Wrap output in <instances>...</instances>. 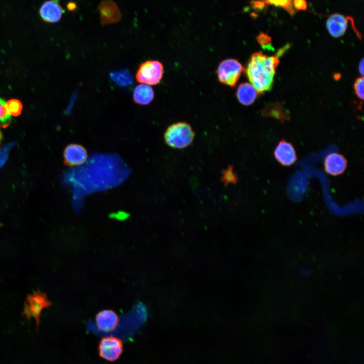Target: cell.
Listing matches in <instances>:
<instances>
[{"label": "cell", "instance_id": "6da1fadb", "mask_svg": "<svg viewBox=\"0 0 364 364\" xmlns=\"http://www.w3.org/2000/svg\"><path fill=\"white\" fill-rule=\"evenodd\" d=\"M279 63L277 56L268 57L261 52L253 53L246 68V73L251 84L258 93L271 89L276 69Z\"/></svg>", "mask_w": 364, "mask_h": 364}, {"label": "cell", "instance_id": "7a4b0ae2", "mask_svg": "<svg viewBox=\"0 0 364 364\" xmlns=\"http://www.w3.org/2000/svg\"><path fill=\"white\" fill-rule=\"evenodd\" d=\"M195 133L191 125L186 122H178L169 125L164 134L165 143L174 149H182L193 142Z\"/></svg>", "mask_w": 364, "mask_h": 364}, {"label": "cell", "instance_id": "3957f363", "mask_svg": "<svg viewBox=\"0 0 364 364\" xmlns=\"http://www.w3.org/2000/svg\"><path fill=\"white\" fill-rule=\"evenodd\" d=\"M51 305L52 302L49 301L44 293L34 291L26 298L23 314L28 320L31 317L34 318L38 326L41 311Z\"/></svg>", "mask_w": 364, "mask_h": 364}, {"label": "cell", "instance_id": "277c9868", "mask_svg": "<svg viewBox=\"0 0 364 364\" xmlns=\"http://www.w3.org/2000/svg\"><path fill=\"white\" fill-rule=\"evenodd\" d=\"M164 72L162 64L157 60L143 62L135 74L138 82L147 85H156L161 81Z\"/></svg>", "mask_w": 364, "mask_h": 364}, {"label": "cell", "instance_id": "5b68a950", "mask_svg": "<svg viewBox=\"0 0 364 364\" xmlns=\"http://www.w3.org/2000/svg\"><path fill=\"white\" fill-rule=\"evenodd\" d=\"M244 69L236 59H228L222 61L217 69L218 80L230 86H234Z\"/></svg>", "mask_w": 364, "mask_h": 364}, {"label": "cell", "instance_id": "8992f818", "mask_svg": "<svg viewBox=\"0 0 364 364\" xmlns=\"http://www.w3.org/2000/svg\"><path fill=\"white\" fill-rule=\"evenodd\" d=\"M98 349L101 357L113 362L117 360L122 354L123 342L119 338L113 336L104 337L100 341Z\"/></svg>", "mask_w": 364, "mask_h": 364}, {"label": "cell", "instance_id": "52a82bcc", "mask_svg": "<svg viewBox=\"0 0 364 364\" xmlns=\"http://www.w3.org/2000/svg\"><path fill=\"white\" fill-rule=\"evenodd\" d=\"M64 163L70 166H79L84 163L88 157L86 149L78 144L68 145L63 152Z\"/></svg>", "mask_w": 364, "mask_h": 364}, {"label": "cell", "instance_id": "ba28073f", "mask_svg": "<svg viewBox=\"0 0 364 364\" xmlns=\"http://www.w3.org/2000/svg\"><path fill=\"white\" fill-rule=\"evenodd\" d=\"M274 155L276 159L283 166H290L297 159L293 145L283 139L279 142L274 150Z\"/></svg>", "mask_w": 364, "mask_h": 364}, {"label": "cell", "instance_id": "9c48e42d", "mask_svg": "<svg viewBox=\"0 0 364 364\" xmlns=\"http://www.w3.org/2000/svg\"><path fill=\"white\" fill-rule=\"evenodd\" d=\"M325 171L333 176L342 174L347 166V161L342 154L334 152L327 155L324 161Z\"/></svg>", "mask_w": 364, "mask_h": 364}, {"label": "cell", "instance_id": "30bf717a", "mask_svg": "<svg viewBox=\"0 0 364 364\" xmlns=\"http://www.w3.org/2000/svg\"><path fill=\"white\" fill-rule=\"evenodd\" d=\"M102 25L116 23L121 19V14L117 5L112 1H104L98 7Z\"/></svg>", "mask_w": 364, "mask_h": 364}, {"label": "cell", "instance_id": "8fae6325", "mask_svg": "<svg viewBox=\"0 0 364 364\" xmlns=\"http://www.w3.org/2000/svg\"><path fill=\"white\" fill-rule=\"evenodd\" d=\"M96 324L98 329L103 332H111L117 327L119 318L117 313L110 309H105L99 312L95 317Z\"/></svg>", "mask_w": 364, "mask_h": 364}, {"label": "cell", "instance_id": "7c38bea8", "mask_svg": "<svg viewBox=\"0 0 364 364\" xmlns=\"http://www.w3.org/2000/svg\"><path fill=\"white\" fill-rule=\"evenodd\" d=\"M63 13L64 10L56 1L46 2L39 10L41 17L44 21L51 23L58 22Z\"/></svg>", "mask_w": 364, "mask_h": 364}, {"label": "cell", "instance_id": "4fadbf2b", "mask_svg": "<svg viewBox=\"0 0 364 364\" xmlns=\"http://www.w3.org/2000/svg\"><path fill=\"white\" fill-rule=\"evenodd\" d=\"M349 18L339 14L331 15L328 18L326 23L330 34L335 37L343 35L347 29Z\"/></svg>", "mask_w": 364, "mask_h": 364}, {"label": "cell", "instance_id": "5bb4252c", "mask_svg": "<svg viewBox=\"0 0 364 364\" xmlns=\"http://www.w3.org/2000/svg\"><path fill=\"white\" fill-rule=\"evenodd\" d=\"M258 92L251 83L246 82L239 85L236 96L239 102L243 105L249 106L255 101Z\"/></svg>", "mask_w": 364, "mask_h": 364}, {"label": "cell", "instance_id": "9a60e30c", "mask_svg": "<svg viewBox=\"0 0 364 364\" xmlns=\"http://www.w3.org/2000/svg\"><path fill=\"white\" fill-rule=\"evenodd\" d=\"M154 98V92L149 85L141 84L136 86L133 92L134 102L139 105H147Z\"/></svg>", "mask_w": 364, "mask_h": 364}, {"label": "cell", "instance_id": "2e32d148", "mask_svg": "<svg viewBox=\"0 0 364 364\" xmlns=\"http://www.w3.org/2000/svg\"><path fill=\"white\" fill-rule=\"evenodd\" d=\"M261 114L263 116H271L281 121L289 119L290 116L287 111L279 103H270L262 110Z\"/></svg>", "mask_w": 364, "mask_h": 364}, {"label": "cell", "instance_id": "e0dca14e", "mask_svg": "<svg viewBox=\"0 0 364 364\" xmlns=\"http://www.w3.org/2000/svg\"><path fill=\"white\" fill-rule=\"evenodd\" d=\"M110 77L117 85L123 87L131 85L133 81L132 76L127 69L111 72Z\"/></svg>", "mask_w": 364, "mask_h": 364}, {"label": "cell", "instance_id": "ac0fdd59", "mask_svg": "<svg viewBox=\"0 0 364 364\" xmlns=\"http://www.w3.org/2000/svg\"><path fill=\"white\" fill-rule=\"evenodd\" d=\"M221 178V181L225 186H227L230 183L235 184L238 180L237 175L232 166L222 170Z\"/></svg>", "mask_w": 364, "mask_h": 364}, {"label": "cell", "instance_id": "d6986e66", "mask_svg": "<svg viewBox=\"0 0 364 364\" xmlns=\"http://www.w3.org/2000/svg\"><path fill=\"white\" fill-rule=\"evenodd\" d=\"M8 110L10 115L18 116L22 109V105L20 101L16 99H12L7 103Z\"/></svg>", "mask_w": 364, "mask_h": 364}, {"label": "cell", "instance_id": "ffe728a7", "mask_svg": "<svg viewBox=\"0 0 364 364\" xmlns=\"http://www.w3.org/2000/svg\"><path fill=\"white\" fill-rule=\"evenodd\" d=\"M11 115L9 113L7 103L0 98V122L6 124L11 121Z\"/></svg>", "mask_w": 364, "mask_h": 364}, {"label": "cell", "instance_id": "44dd1931", "mask_svg": "<svg viewBox=\"0 0 364 364\" xmlns=\"http://www.w3.org/2000/svg\"><path fill=\"white\" fill-rule=\"evenodd\" d=\"M265 3L268 4L273 5L278 7H281L286 9L291 16L293 15L294 10L292 8L291 1L289 0H283V1H264Z\"/></svg>", "mask_w": 364, "mask_h": 364}, {"label": "cell", "instance_id": "7402d4cb", "mask_svg": "<svg viewBox=\"0 0 364 364\" xmlns=\"http://www.w3.org/2000/svg\"><path fill=\"white\" fill-rule=\"evenodd\" d=\"M364 78L362 76L358 78L355 81L354 84V88L356 93V96L361 100L363 99L364 92H363V86H364Z\"/></svg>", "mask_w": 364, "mask_h": 364}, {"label": "cell", "instance_id": "603a6c76", "mask_svg": "<svg viewBox=\"0 0 364 364\" xmlns=\"http://www.w3.org/2000/svg\"><path fill=\"white\" fill-rule=\"evenodd\" d=\"M257 39L259 44L262 46L263 47L267 46H270L271 38L267 34L261 33L258 35L257 37Z\"/></svg>", "mask_w": 364, "mask_h": 364}, {"label": "cell", "instance_id": "cb8c5ba5", "mask_svg": "<svg viewBox=\"0 0 364 364\" xmlns=\"http://www.w3.org/2000/svg\"><path fill=\"white\" fill-rule=\"evenodd\" d=\"M12 146V144L8 145L0 150V167L4 165L7 159L8 152Z\"/></svg>", "mask_w": 364, "mask_h": 364}, {"label": "cell", "instance_id": "d4e9b609", "mask_svg": "<svg viewBox=\"0 0 364 364\" xmlns=\"http://www.w3.org/2000/svg\"><path fill=\"white\" fill-rule=\"evenodd\" d=\"M295 8L298 10H305L307 8V3L305 1L295 0L293 2Z\"/></svg>", "mask_w": 364, "mask_h": 364}, {"label": "cell", "instance_id": "484cf974", "mask_svg": "<svg viewBox=\"0 0 364 364\" xmlns=\"http://www.w3.org/2000/svg\"><path fill=\"white\" fill-rule=\"evenodd\" d=\"M251 4L253 6L254 8L262 9L265 5L264 2H253L251 3Z\"/></svg>", "mask_w": 364, "mask_h": 364}, {"label": "cell", "instance_id": "4316f807", "mask_svg": "<svg viewBox=\"0 0 364 364\" xmlns=\"http://www.w3.org/2000/svg\"><path fill=\"white\" fill-rule=\"evenodd\" d=\"M364 61L363 59L362 58L360 62L359 65V70L360 74L363 75V72H364Z\"/></svg>", "mask_w": 364, "mask_h": 364}, {"label": "cell", "instance_id": "83f0119b", "mask_svg": "<svg viewBox=\"0 0 364 364\" xmlns=\"http://www.w3.org/2000/svg\"><path fill=\"white\" fill-rule=\"evenodd\" d=\"M301 274L303 276H307L310 274V270L306 268H303L301 271Z\"/></svg>", "mask_w": 364, "mask_h": 364}, {"label": "cell", "instance_id": "f1b7e54d", "mask_svg": "<svg viewBox=\"0 0 364 364\" xmlns=\"http://www.w3.org/2000/svg\"><path fill=\"white\" fill-rule=\"evenodd\" d=\"M76 4H75L73 2H70V3H68V4L67 5V8L70 11L74 10V9H76Z\"/></svg>", "mask_w": 364, "mask_h": 364}, {"label": "cell", "instance_id": "f546056e", "mask_svg": "<svg viewBox=\"0 0 364 364\" xmlns=\"http://www.w3.org/2000/svg\"><path fill=\"white\" fill-rule=\"evenodd\" d=\"M2 131H1V129H0V143H1V141H2Z\"/></svg>", "mask_w": 364, "mask_h": 364}]
</instances>
